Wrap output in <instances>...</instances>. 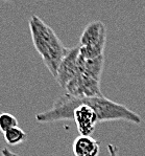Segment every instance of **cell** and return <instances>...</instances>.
<instances>
[{
  "instance_id": "cell-1",
  "label": "cell",
  "mask_w": 145,
  "mask_h": 156,
  "mask_svg": "<svg viewBox=\"0 0 145 156\" xmlns=\"http://www.w3.org/2000/svg\"><path fill=\"white\" fill-rule=\"evenodd\" d=\"M28 24L35 50L42 57L45 66L56 79L61 62L69 48L64 46L54 30L39 16L30 17Z\"/></svg>"
},
{
  "instance_id": "cell-2",
  "label": "cell",
  "mask_w": 145,
  "mask_h": 156,
  "mask_svg": "<svg viewBox=\"0 0 145 156\" xmlns=\"http://www.w3.org/2000/svg\"><path fill=\"white\" fill-rule=\"evenodd\" d=\"M106 42V27L101 21L89 23L79 38V55L85 59L103 56Z\"/></svg>"
},
{
  "instance_id": "cell-3",
  "label": "cell",
  "mask_w": 145,
  "mask_h": 156,
  "mask_svg": "<svg viewBox=\"0 0 145 156\" xmlns=\"http://www.w3.org/2000/svg\"><path fill=\"white\" fill-rule=\"evenodd\" d=\"M77 106L73 111V121L77 127L79 135L91 136L95 130V127L99 124L98 115L95 110L89 105L87 99H78Z\"/></svg>"
},
{
  "instance_id": "cell-4",
  "label": "cell",
  "mask_w": 145,
  "mask_h": 156,
  "mask_svg": "<svg viewBox=\"0 0 145 156\" xmlns=\"http://www.w3.org/2000/svg\"><path fill=\"white\" fill-rule=\"evenodd\" d=\"M78 58H79V45L69 48L64 57L56 74V82L62 88H66L68 83L78 73Z\"/></svg>"
},
{
  "instance_id": "cell-5",
  "label": "cell",
  "mask_w": 145,
  "mask_h": 156,
  "mask_svg": "<svg viewBox=\"0 0 145 156\" xmlns=\"http://www.w3.org/2000/svg\"><path fill=\"white\" fill-rule=\"evenodd\" d=\"M72 151L75 156H98L100 145L92 136L79 135L73 141Z\"/></svg>"
},
{
  "instance_id": "cell-6",
  "label": "cell",
  "mask_w": 145,
  "mask_h": 156,
  "mask_svg": "<svg viewBox=\"0 0 145 156\" xmlns=\"http://www.w3.org/2000/svg\"><path fill=\"white\" fill-rule=\"evenodd\" d=\"M3 138L8 145L17 146L26 140L27 134H26L25 131H23L20 127H15V128H12V129H9L8 131L4 132Z\"/></svg>"
},
{
  "instance_id": "cell-7",
  "label": "cell",
  "mask_w": 145,
  "mask_h": 156,
  "mask_svg": "<svg viewBox=\"0 0 145 156\" xmlns=\"http://www.w3.org/2000/svg\"><path fill=\"white\" fill-rule=\"evenodd\" d=\"M15 127H18V121L13 114L6 112L0 114V131L2 133Z\"/></svg>"
},
{
  "instance_id": "cell-8",
  "label": "cell",
  "mask_w": 145,
  "mask_h": 156,
  "mask_svg": "<svg viewBox=\"0 0 145 156\" xmlns=\"http://www.w3.org/2000/svg\"><path fill=\"white\" fill-rule=\"evenodd\" d=\"M108 151L110 156H119L118 155V148L113 144H109L108 145Z\"/></svg>"
},
{
  "instance_id": "cell-9",
  "label": "cell",
  "mask_w": 145,
  "mask_h": 156,
  "mask_svg": "<svg viewBox=\"0 0 145 156\" xmlns=\"http://www.w3.org/2000/svg\"><path fill=\"white\" fill-rule=\"evenodd\" d=\"M1 155L2 156H19L18 154H16V153L12 152V151L9 150L8 148H3V149H2Z\"/></svg>"
}]
</instances>
